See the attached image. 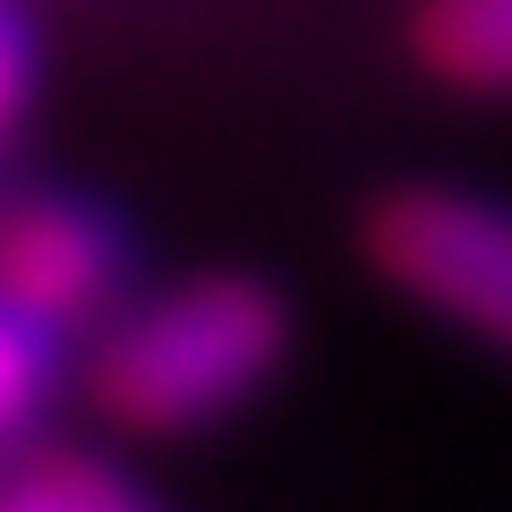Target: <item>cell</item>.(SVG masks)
<instances>
[{
  "instance_id": "5b68a950",
  "label": "cell",
  "mask_w": 512,
  "mask_h": 512,
  "mask_svg": "<svg viewBox=\"0 0 512 512\" xmlns=\"http://www.w3.org/2000/svg\"><path fill=\"white\" fill-rule=\"evenodd\" d=\"M60 393H77V342L26 316L18 299H0V461L35 453L52 436Z\"/></svg>"
},
{
  "instance_id": "52a82bcc",
  "label": "cell",
  "mask_w": 512,
  "mask_h": 512,
  "mask_svg": "<svg viewBox=\"0 0 512 512\" xmlns=\"http://www.w3.org/2000/svg\"><path fill=\"white\" fill-rule=\"evenodd\" d=\"M43 111V26L26 0H0V163Z\"/></svg>"
},
{
  "instance_id": "8992f818",
  "label": "cell",
  "mask_w": 512,
  "mask_h": 512,
  "mask_svg": "<svg viewBox=\"0 0 512 512\" xmlns=\"http://www.w3.org/2000/svg\"><path fill=\"white\" fill-rule=\"evenodd\" d=\"M0 512H163L120 461L86 453V444H52L0 461Z\"/></svg>"
},
{
  "instance_id": "3957f363",
  "label": "cell",
  "mask_w": 512,
  "mask_h": 512,
  "mask_svg": "<svg viewBox=\"0 0 512 512\" xmlns=\"http://www.w3.org/2000/svg\"><path fill=\"white\" fill-rule=\"evenodd\" d=\"M0 299H18L77 350L137 299V231L111 197L18 188L0 197Z\"/></svg>"
},
{
  "instance_id": "6da1fadb",
  "label": "cell",
  "mask_w": 512,
  "mask_h": 512,
  "mask_svg": "<svg viewBox=\"0 0 512 512\" xmlns=\"http://www.w3.org/2000/svg\"><path fill=\"white\" fill-rule=\"evenodd\" d=\"M299 350L291 291L265 274H180L163 291L137 282L120 316L77 350V402L128 444H180L265 402Z\"/></svg>"
},
{
  "instance_id": "277c9868",
  "label": "cell",
  "mask_w": 512,
  "mask_h": 512,
  "mask_svg": "<svg viewBox=\"0 0 512 512\" xmlns=\"http://www.w3.org/2000/svg\"><path fill=\"white\" fill-rule=\"evenodd\" d=\"M402 52L444 94L512 103V0H410Z\"/></svg>"
},
{
  "instance_id": "7a4b0ae2",
  "label": "cell",
  "mask_w": 512,
  "mask_h": 512,
  "mask_svg": "<svg viewBox=\"0 0 512 512\" xmlns=\"http://www.w3.org/2000/svg\"><path fill=\"white\" fill-rule=\"evenodd\" d=\"M359 256L410 308L512 359V205L461 180H393L359 214Z\"/></svg>"
}]
</instances>
